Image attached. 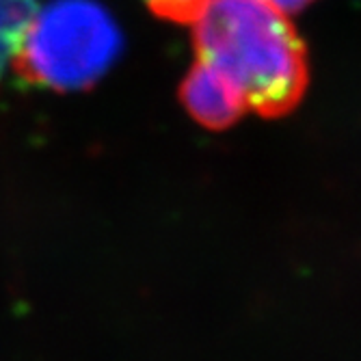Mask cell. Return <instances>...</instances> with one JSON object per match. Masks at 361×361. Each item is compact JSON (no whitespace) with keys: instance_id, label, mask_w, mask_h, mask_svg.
Returning <instances> with one entry per match:
<instances>
[{"instance_id":"obj_1","label":"cell","mask_w":361,"mask_h":361,"mask_svg":"<svg viewBox=\"0 0 361 361\" xmlns=\"http://www.w3.org/2000/svg\"><path fill=\"white\" fill-rule=\"evenodd\" d=\"M269 0H206L188 22L195 61L180 85L186 113L208 130L245 115L283 117L310 82L297 26Z\"/></svg>"},{"instance_id":"obj_2","label":"cell","mask_w":361,"mask_h":361,"mask_svg":"<svg viewBox=\"0 0 361 361\" xmlns=\"http://www.w3.org/2000/svg\"><path fill=\"white\" fill-rule=\"evenodd\" d=\"M121 50L123 32L102 0H37L18 68L39 87L82 91L113 70Z\"/></svg>"},{"instance_id":"obj_3","label":"cell","mask_w":361,"mask_h":361,"mask_svg":"<svg viewBox=\"0 0 361 361\" xmlns=\"http://www.w3.org/2000/svg\"><path fill=\"white\" fill-rule=\"evenodd\" d=\"M37 0H0V80L13 68Z\"/></svg>"},{"instance_id":"obj_4","label":"cell","mask_w":361,"mask_h":361,"mask_svg":"<svg viewBox=\"0 0 361 361\" xmlns=\"http://www.w3.org/2000/svg\"><path fill=\"white\" fill-rule=\"evenodd\" d=\"M143 3L160 18L188 24L206 0H143Z\"/></svg>"},{"instance_id":"obj_5","label":"cell","mask_w":361,"mask_h":361,"mask_svg":"<svg viewBox=\"0 0 361 361\" xmlns=\"http://www.w3.org/2000/svg\"><path fill=\"white\" fill-rule=\"evenodd\" d=\"M271 5H275L277 9H281L283 13L288 16H294V13H299L303 11L305 7H310L314 0H269Z\"/></svg>"}]
</instances>
